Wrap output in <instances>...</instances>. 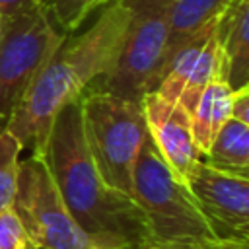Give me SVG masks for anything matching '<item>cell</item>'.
Wrapping results in <instances>:
<instances>
[{"label":"cell","instance_id":"obj_1","mask_svg":"<svg viewBox=\"0 0 249 249\" xmlns=\"http://www.w3.org/2000/svg\"><path fill=\"white\" fill-rule=\"evenodd\" d=\"M41 156L64 206L95 249H148L154 245L138 204L103 181L89 154L82 97L56 113Z\"/></svg>","mask_w":249,"mask_h":249},{"label":"cell","instance_id":"obj_2","mask_svg":"<svg viewBox=\"0 0 249 249\" xmlns=\"http://www.w3.org/2000/svg\"><path fill=\"white\" fill-rule=\"evenodd\" d=\"M128 19L126 2L111 0L86 31L66 35L56 47L8 119L6 128L19 140L21 150L41 154L56 113L80 99L113 68Z\"/></svg>","mask_w":249,"mask_h":249},{"label":"cell","instance_id":"obj_3","mask_svg":"<svg viewBox=\"0 0 249 249\" xmlns=\"http://www.w3.org/2000/svg\"><path fill=\"white\" fill-rule=\"evenodd\" d=\"M132 200L161 249H208L218 241L189 187L171 173L150 136L132 169Z\"/></svg>","mask_w":249,"mask_h":249},{"label":"cell","instance_id":"obj_4","mask_svg":"<svg viewBox=\"0 0 249 249\" xmlns=\"http://www.w3.org/2000/svg\"><path fill=\"white\" fill-rule=\"evenodd\" d=\"M82 119L89 154L103 181L132 198V169L148 138L140 103L88 89L82 95Z\"/></svg>","mask_w":249,"mask_h":249},{"label":"cell","instance_id":"obj_5","mask_svg":"<svg viewBox=\"0 0 249 249\" xmlns=\"http://www.w3.org/2000/svg\"><path fill=\"white\" fill-rule=\"evenodd\" d=\"M128 27L113 68L99 80L101 91L138 101L156 89L169 53L167 0H124Z\"/></svg>","mask_w":249,"mask_h":249},{"label":"cell","instance_id":"obj_6","mask_svg":"<svg viewBox=\"0 0 249 249\" xmlns=\"http://www.w3.org/2000/svg\"><path fill=\"white\" fill-rule=\"evenodd\" d=\"M64 39L66 33L54 23L47 2L4 18L0 35V128L8 124L14 109Z\"/></svg>","mask_w":249,"mask_h":249},{"label":"cell","instance_id":"obj_7","mask_svg":"<svg viewBox=\"0 0 249 249\" xmlns=\"http://www.w3.org/2000/svg\"><path fill=\"white\" fill-rule=\"evenodd\" d=\"M12 206L39 249H95L64 206L41 154L19 161Z\"/></svg>","mask_w":249,"mask_h":249},{"label":"cell","instance_id":"obj_8","mask_svg":"<svg viewBox=\"0 0 249 249\" xmlns=\"http://www.w3.org/2000/svg\"><path fill=\"white\" fill-rule=\"evenodd\" d=\"M187 187L218 241L249 243V177L196 163Z\"/></svg>","mask_w":249,"mask_h":249},{"label":"cell","instance_id":"obj_9","mask_svg":"<svg viewBox=\"0 0 249 249\" xmlns=\"http://www.w3.org/2000/svg\"><path fill=\"white\" fill-rule=\"evenodd\" d=\"M140 107L156 150L171 173L187 185L193 169L202 160V152L193 138L191 115L177 101H167L156 91L146 93Z\"/></svg>","mask_w":249,"mask_h":249},{"label":"cell","instance_id":"obj_10","mask_svg":"<svg viewBox=\"0 0 249 249\" xmlns=\"http://www.w3.org/2000/svg\"><path fill=\"white\" fill-rule=\"evenodd\" d=\"M249 0H231L216 18L214 39L222 54V82L233 91L249 88Z\"/></svg>","mask_w":249,"mask_h":249},{"label":"cell","instance_id":"obj_11","mask_svg":"<svg viewBox=\"0 0 249 249\" xmlns=\"http://www.w3.org/2000/svg\"><path fill=\"white\" fill-rule=\"evenodd\" d=\"M202 160L239 177H249V123L230 117L212 138Z\"/></svg>","mask_w":249,"mask_h":249},{"label":"cell","instance_id":"obj_12","mask_svg":"<svg viewBox=\"0 0 249 249\" xmlns=\"http://www.w3.org/2000/svg\"><path fill=\"white\" fill-rule=\"evenodd\" d=\"M233 93L235 91L222 80H214L200 93L191 113V128H193V138L198 150L202 152V156L208 150L220 126L230 119Z\"/></svg>","mask_w":249,"mask_h":249},{"label":"cell","instance_id":"obj_13","mask_svg":"<svg viewBox=\"0 0 249 249\" xmlns=\"http://www.w3.org/2000/svg\"><path fill=\"white\" fill-rule=\"evenodd\" d=\"M230 2L231 0H167L169 51L206 25H212Z\"/></svg>","mask_w":249,"mask_h":249},{"label":"cell","instance_id":"obj_14","mask_svg":"<svg viewBox=\"0 0 249 249\" xmlns=\"http://www.w3.org/2000/svg\"><path fill=\"white\" fill-rule=\"evenodd\" d=\"M220 78H222V54H220V49H218V43H216L214 31H212L210 39L206 41L204 49L200 51V54L191 70V76L185 82V88H183L177 103L191 115L200 93L206 89V86H210L214 80H220Z\"/></svg>","mask_w":249,"mask_h":249},{"label":"cell","instance_id":"obj_15","mask_svg":"<svg viewBox=\"0 0 249 249\" xmlns=\"http://www.w3.org/2000/svg\"><path fill=\"white\" fill-rule=\"evenodd\" d=\"M19 140L6 128H0V210L14 204L19 175Z\"/></svg>","mask_w":249,"mask_h":249},{"label":"cell","instance_id":"obj_16","mask_svg":"<svg viewBox=\"0 0 249 249\" xmlns=\"http://www.w3.org/2000/svg\"><path fill=\"white\" fill-rule=\"evenodd\" d=\"M111 0H47L54 23L68 35L84 25L93 12L107 6Z\"/></svg>","mask_w":249,"mask_h":249},{"label":"cell","instance_id":"obj_17","mask_svg":"<svg viewBox=\"0 0 249 249\" xmlns=\"http://www.w3.org/2000/svg\"><path fill=\"white\" fill-rule=\"evenodd\" d=\"M0 249H39L14 206L0 210Z\"/></svg>","mask_w":249,"mask_h":249},{"label":"cell","instance_id":"obj_18","mask_svg":"<svg viewBox=\"0 0 249 249\" xmlns=\"http://www.w3.org/2000/svg\"><path fill=\"white\" fill-rule=\"evenodd\" d=\"M230 117L249 123V88H245V89H237V91L233 93L231 115H230Z\"/></svg>","mask_w":249,"mask_h":249},{"label":"cell","instance_id":"obj_19","mask_svg":"<svg viewBox=\"0 0 249 249\" xmlns=\"http://www.w3.org/2000/svg\"><path fill=\"white\" fill-rule=\"evenodd\" d=\"M41 2H47V0H0V18H10L16 14H21Z\"/></svg>","mask_w":249,"mask_h":249},{"label":"cell","instance_id":"obj_20","mask_svg":"<svg viewBox=\"0 0 249 249\" xmlns=\"http://www.w3.org/2000/svg\"><path fill=\"white\" fill-rule=\"evenodd\" d=\"M208 249H249V243H243V241H216Z\"/></svg>","mask_w":249,"mask_h":249},{"label":"cell","instance_id":"obj_21","mask_svg":"<svg viewBox=\"0 0 249 249\" xmlns=\"http://www.w3.org/2000/svg\"><path fill=\"white\" fill-rule=\"evenodd\" d=\"M2 27H4V18H0V35H2Z\"/></svg>","mask_w":249,"mask_h":249},{"label":"cell","instance_id":"obj_22","mask_svg":"<svg viewBox=\"0 0 249 249\" xmlns=\"http://www.w3.org/2000/svg\"><path fill=\"white\" fill-rule=\"evenodd\" d=\"M148 249H161V247H158V245H150Z\"/></svg>","mask_w":249,"mask_h":249}]
</instances>
